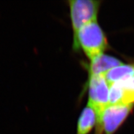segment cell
<instances>
[{"label":"cell","instance_id":"6da1fadb","mask_svg":"<svg viewBox=\"0 0 134 134\" xmlns=\"http://www.w3.org/2000/svg\"><path fill=\"white\" fill-rule=\"evenodd\" d=\"M107 47L106 37L96 21L90 22L81 27L73 41V50L78 51L81 48L91 60L103 54Z\"/></svg>","mask_w":134,"mask_h":134},{"label":"cell","instance_id":"7a4b0ae2","mask_svg":"<svg viewBox=\"0 0 134 134\" xmlns=\"http://www.w3.org/2000/svg\"><path fill=\"white\" fill-rule=\"evenodd\" d=\"M68 3L74 40L81 27L90 22L96 21L100 1L94 0H70Z\"/></svg>","mask_w":134,"mask_h":134},{"label":"cell","instance_id":"3957f363","mask_svg":"<svg viewBox=\"0 0 134 134\" xmlns=\"http://www.w3.org/2000/svg\"><path fill=\"white\" fill-rule=\"evenodd\" d=\"M109 88L104 75L90 76L88 104L94 109L97 116L109 105Z\"/></svg>","mask_w":134,"mask_h":134},{"label":"cell","instance_id":"277c9868","mask_svg":"<svg viewBox=\"0 0 134 134\" xmlns=\"http://www.w3.org/2000/svg\"><path fill=\"white\" fill-rule=\"evenodd\" d=\"M123 65L122 62L116 58L101 54L91 60L90 66V74L92 75H105L113 68Z\"/></svg>","mask_w":134,"mask_h":134},{"label":"cell","instance_id":"5b68a950","mask_svg":"<svg viewBox=\"0 0 134 134\" xmlns=\"http://www.w3.org/2000/svg\"><path fill=\"white\" fill-rule=\"evenodd\" d=\"M97 115L94 109L90 104L82 110L78 120L76 134H89L96 124Z\"/></svg>","mask_w":134,"mask_h":134},{"label":"cell","instance_id":"8992f818","mask_svg":"<svg viewBox=\"0 0 134 134\" xmlns=\"http://www.w3.org/2000/svg\"><path fill=\"white\" fill-rule=\"evenodd\" d=\"M109 86L117 82L124 81L134 77V64L121 65L113 68L104 75Z\"/></svg>","mask_w":134,"mask_h":134},{"label":"cell","instance_id":"52a82bcc","mask_svg":"<svg viewBox=\"0 0 134 134\" xmlns=\"http://www.w3.org/2000/svg\"><path fill=\"white\" fill-rule=\"evenodd\" d=\"M125 88L122 82H117L110 86L109 104H123Z\"/></svg>","mask_w":134,"mask_h":134}]
</instances>
